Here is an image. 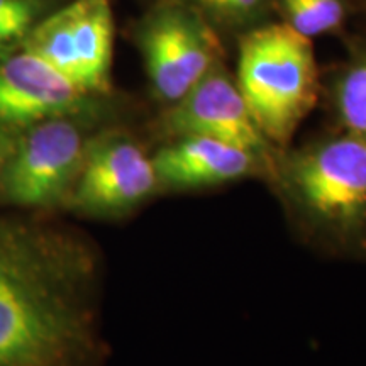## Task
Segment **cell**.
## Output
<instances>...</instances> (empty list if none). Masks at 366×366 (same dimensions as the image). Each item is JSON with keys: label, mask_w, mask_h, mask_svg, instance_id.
<instances>
[{"label": "cell", "mask_w": 366, "mask_h": 366, "mask_svg": "<svg viewBox=\"0 0 366 366\" xmlns=\"http://www.w3.org/2000/svg\"><path fill=\"white\" fill-rule=\"evenodd\" d=\"M85 259L48 232L0 219V366H68L90 340Z\"/></svg>", "instance_id": "1"}, {"label": "cell", "mask_w": 366, "mask_h": 366, "mask_svg": "<svg viewBox=\"0 0 366 366\" xmlns=\"http://www.w3.org/2000/svg\"><path fill=\"white\" fill-rule=\"evenodd\" d=\"M234 81L274 148H285L319 97L312 41L285 22L254 26L239 39Z\"/></svg>", "instance_id": "2"}, {"label": "cell", "mask_w": 366, "mask_h": 366, "mask_svg": "<svg viewBox=\"0 0 366 366\" xmlns=\"http://www.w3.org/2000/svg\"><path fill=\"white\" fill-rule=\"evenodd\" d=\"M304 209L346 239L366 236V137L342 131L300 151L287 164Z\"/></svg>", "instance_id": "3"}, {"label": "cell", "mask_w": 366, "mask_h": 366, "mask_svg": "<svg viewBox=\"0 0 366 366\" xmlns=\"http://www.w3.org/2000/svg\"><path fill=\"white\" fill-rule=\"evenodd\" d=\"M137 44L154 95L168 105L185 97L221 63L214 27L180 0L163 4L144 17Z\"/></svg>", "instance_id": "4"}, {"label": "cell", "mask_w": 366, "mask_h": 366, "mask_svg": "<svg viewBox=\"0 0 366 366\" xmlns=\"http://www.w3.org/2000/svg\"><path fill=\"white\" fill-rule=\"evenodd\" d=\"M86 146L71 116L53 117L31 126L4 167V195L26 207L53 205L70 194L84 163Z\"/></svg>", "instance_id": "5"}, {"label": "cell", "mask_w": 366, "mask_h": 366, "mask_svg": "<svg viewBox=\"0 0 366 366\" xmlns=\"http://www.w3.org/2000/svg\"><path fill=\"white\" fill-rule=\"evenodd\" d=\"M164 127L173 137L207 136L254 154L269 175L277 173L274 146L269 143L246 107L234 76L219 63L185 97L172 104Z\"/></svg>", "instance_id": "6"}, {"label": "cell", "mask_w": 366, "mask_h": 366, "mask_svg": "<svg viewBox=\"0 0 366 366\" xmlns=\"http://www.w3.org/2000/svg\"><path fill=\"white\" fill-rule=\"evenodd\" d=\"M159 190L153 157L121 134L89 141L70 202L90 214H121Z\"/></svg>", "instance_id": "7"}, {"label": "cell", "mask_w": 366, "mask_h": 366, "mask_svg": "<svg viewBox=\"0 0 366 366\" xmlns=\"http://www.w3.org/2000/svg\"><path fill=\"white\" fill-rule=\"evenodd\" d=\"M86 95L26 49L0 53V124L31 127L46 119L73 116Z\"/></svg>", "instance_id": "8"}, {"label": "cell", "mask_w": 366, "mask_h": 366, "mask_svg": "<svg viewBox=\"0 0 366 366\" xmlns=\"http://www.w3.org/2000/svg\"><path fill=\"white\" fill-rule=\"evenodd\" d=\"M159 189L197 190L268 175L249 151L207 136H177L153 154Z\"/></svg>", "instance_id": "9"}, {"label": "cell", "mask_w": 366, "mask_h": 366, "mask_svg": "<svg viewBox=\"0 0 366 366\" xmlns=\"http://www.w3.org/2000/svg\"><path fill=\"white\" fill-rule=\"evenodd\" d=\"M70 41L85 94L107 92L114 54V16L109 0H73L65 6Z\"/></svg>", "instance_id": "10"}, {"label": "cell", "mask_w": 366, "mask_h": 366, "mask_svg": "<svg viewBox=\"0 0 366 366\" xmlns=\"http://www.w3.org/2000/svg\"><path fill=\"white\" fill-rule=\"evenodd\" d=\"M334 109L342 131L366 137V51L341 70L334 84Z\"/></svg>", "instance_id": "11"}, {"label": "cell", "mask_w": 366, "mask_h": 366, "mask_svg": "<svg viewBox=\"0 0 366 366\" xmlns=\"http://www.w3.org/2000/svg\"><path fill=\"white\" fill-rule=\"evenodd\" d=\"M283 21L297 33L312 39L336 33L345 24V0H278Z\"/></svg>", "instance_id": "12"}, {"label": "cell", "mask_w": 366, "mask_h": 366, "mask_svg": "<svg viewBox=\"0 0 366 366\" xmlns=\"http://www.w3.org/2000/svg\"><path fill=\"white\" fill-rule=\"evenodd\" d=\"M200 14L210 26L249 27L267 9L268 0H180Z\"/></svg>", "instance_id": "13"}, {"label": "cell", "mask_w": 366, "mask_h": 366, "mask_svg": "<svg viewBox=\"0 0 366 366\" xmlns=\"http://www.w3.org/2000/svg\"><path fill=\"white\" fill-rule=\"evenodd\" d=\"M48 0H0V49L24 39L38 22Z\"/></svg>", "instance_id": "14"}]
</instances>
